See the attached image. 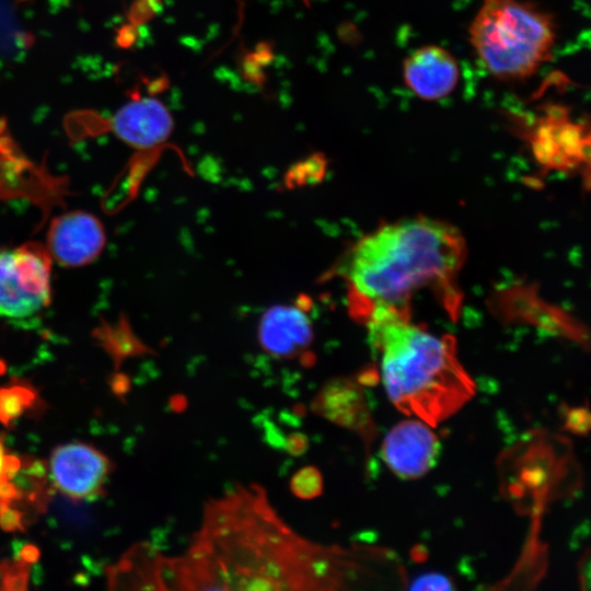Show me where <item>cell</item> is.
I'll list each match as a JSON object with an SVG mask.
<instances>
[{"label":"cell","mask_w":591,"mask_h":591,"mask_svg":"<svg viewBox=\"0 0 591 591\" xmlns=\"http://www.w3.org/2000/svg\"><path fill=\"white\" fill-rule=\"evenodd\" d=\"M112 471L109 459L90 444H60L50 455L49 474L54 485L72 500L100 496Z\"/></svg>","instance_id":"obj_7"},{"label":"cell","mask_w":591,"mask_h":591,"mask_svg":"<svg viewBox=\"0 0 591 591\" xmlns=\"http://www.w3.org/2000/svg\"><path fill=\"white\" fill-rule=\"evenodd\" d=\"M425 421L405 420L394 426L385 436L381 455L397 476L418 478L428 473L439 454V440Z\"/></svg>","instance_id":"obj_9"},{"label":"cell","mask_w":591,"mask_h":591,"mask_svg":"<svg viewBox=\"0 0 591 591\" xmlns=\"http://www.w3.org/2000/svg\"><path fill=\"white\" fill-rule=\"evenodd\" d=\"M414 590H450L451 581L439 573H428L419 577L410 587Z\"/></svg>","instance_id":"obj_19"},{"label":"cell","mask_w":591,"mask_h":591,"mask_svg":"<svg viewBox=\"0 0 591 591\" xmlns=\"http://www.w3.org/2000/svg\"><path fill=\"white\" fill-rule=\"evenodd\" d=\"M106 233L92 213L76 210L56 217L47 233V252L63 267H82L102 253Z\"/></svg>","instance_id":"obj_8"},{"label":"cell","mask_w":591,"mask_h":591,"mask_svg":"<svg viewBox=\"0 0 591 591\" xmlns=\"http://www.w3.org/2000/svg\"><path fill=\"white\" fill-rule=\"evenodd\" d=\"M0 528L4 532H24L22 511L12 503L0 502Z\"/></svg>","instance_id":"obj_18"},{"label":"cell","mask_w":591,"mask_h":591,"mask_svg":"<svg viewBox=\"0 0 591 591\" xmlns=\"http://www.w3.org/2000/svg\"><path fill=\"white\" fill-rule=\"evenodd\" d=\"M31 575V564L21 558L0 560V590L25 591L27 590Z\"/></svg>","instance_id":"obj_16"},{"label":"cell","mask_w":591,"mask_h":591,"mask_svg":"<svg viewBox=\"0 0 591 591\" xmlns=\"http://www.w3.org/2000/svg\"><path fill=\"white\" fill-rule=\"evenodd\" d=\"M185 406L186 399L184 397H179V395H177L171 398V407L173 410L179 412L184 409Z\"/></svg>","instance_id":"obj_24"},{"label":"cell","mask_w":591,"mask_h":591,"mask_svg":"<svg viewBox=\"0 0 591 591\" xmlns=\"http://www.w3.org/2000/svg\"><path fill=\"white\" fill-rule=\"evenodd\" d=\"M308 445L306 437L298 432L291 433L285 441L286 450L293 455L302 454L308 449Z\"/></svg>","instance_id":"obj_21"},{"label":"cell","mask_w":591,"mask_h":591,"mask_svg":"<svg viewBox=\"0 0 591 591\" xmlns=\"http://www.w3.org/2000/svg\"><path fill=\"white\" fill-rule=\"evenodd\" d=\"M529 141L535 159L548 169H573L589 158V128L571 120L563 105L542 108L530 128Z\"/></svg>","instance_id":"obj_6"},{"label":"cell","mask_w":591,"mask_h":591,"mask_svg":"<svg viewBox=\"0 0 591 591\" xmlns=\"http://www.w3.org/2000/svg\"><path fill=\"white\" fill-rule=\"evenodd\" d=\"M403 79L420 100L439 101L455 90L460 79L459 62L444 47L425 45L403 61Z\"/></svg>","instance_id":"obj_10"},{"label":"cell","mask_w":591,"mask_h":591,"mask_svg":"<svg viewBox=\"0 0 591 591\" xmlns=\"http://www.w3.org/2000/svg\"><path fill=\"white\" fill-rule=\"evenodd\" d=\"M37 399L36 390L27 384L0 389V422L5 427L31 409Z\"/></svg>","instance_id":"obj_15"},{"label":"cell","mask_w":591,"mask_h":591,"mask_svg":"<svg viewBox=\"0 0 591 591\" xmlns=\"http://www.w3.org/2000/svg\"><path fill=\"white\" fill-rule=\"evenodd\" d=\"M311 321L302 309L293 305H275L267 310L258 325V340L264 350L274 357L293 358L312 343Z\"/></svg>","instance_id":"obj_12"},{"label":"cell","mask_w":591,"mask_h":591,"mask_svg":"<svg viewBox=\"0 0 591 591\" xmlns=\"http://www.w3.org/2000/svg\"><path fill=\"white\" fill-rule=\"evenodd\" d=\"M465 258V241L449 223L417 217L383 224L360 239L346 258L350 312L362 323L380 312L410 314L413 298L428 290L456 316V280Z\"/></svg>","instance_id":"obj_2"},{"label":"cell","mask_w":591,"mask_h":591,"mask_svg":"<svg viewBox=\"0 0 591 591\" xmlns=\"http://www.w3.org/2000/svg\"><path fill=\"white\" fill-rule=\"evenodd\" d=\"M19 557L28 564H36L40 557L39 548L34 544H24L20 549Z\"/></svg>","instance_id":"obj_23"},{"label":"cell","mask_w":591,"mask_h":591,"mask_svg":"<svg viewBox=\"0 0 591 591\" xmlns=\"http://www.w3.org/2000/svg\"><path fill=\"white\" fill-rule=\"evenodd\" d=\"M5 371V367H4V363L2 361H0V375H2Z\"/></svg>","instance_id":"obj_28"},{"label":"cell","mask_w":591,"mask_h":591,"mask_svg":"<svg viewBox=\"0 0 591 591\" xmlns=\"http://www.w3.org/2000/svg\"><path fill=\"white\" fill-rule=\"evenodd\" d=\"M315 413L358 432L370 426L361 391L348 380L327 383L312 403Z\"/></svg>","instance_id":"obj_13"},{"label":"cell","mask_w":591,"mask_h":591,"mask_svg":"<svg viewBox=\"0 0 591 591\" xmlns=\"http://www.w3.org/2000/svg\"><path fill=\"white\" fill-rule=\"evenodd\" d=\"M364 325L380 357L385 392L399 412L436 427L475 394L452 335L430 333L410 314L394 311L376 313Z\"/></svg>","instance_id":"obj_3"},{"label":"cell","mask_w":591,"mask_h":591,"mask_svg":"<svg viewBox=\"0 0 591 591\" xmlns=\"http://www.w3.org/2000/svg\"><path fill=\"white\" fill-rule=\"evenodd\" d=\"M468 40L491 76L524 80L552 59L556 24L529 1L484 0L468 27Z\"/></svg>","instance_id":"obj_4"},{"label":"cell","mask_w":591,"mask_h":591,"mask_svg":"<svg viewBox=\"0 0 591 591\" xmlns=\"http://www.w3.org/2000/svg\"><path fill=\"white\" fill-rule=\"evenodd\" d=\"M50 296V256L33 245L0 251V317L25 318Z\"/></svg>","instance_id":"obj_5"},{"label":"cell","mask_w":591,"mask_h":591,"mask_svg":"<svg viewBox=\"0 0 591 591\" xmlns=\"http://www.w3.org/2000/svg\"><path fill=\"white\" fill-rule=\"evenodd\" d=\"M20 471L38 480H48V462L39 459L26 457L21 460Z\"/></svg>","instance_id":"obj_20"},{"label":"cell","mask_w":591,"mask_h":591,"mask_svg":"<svg viewBox=\"0 0 591 591\" xmlns=\"http://www.w3.org/2000/svg\"><path fill=\"white\" fill-rule=\"evenodd\" d=\"M4 450H3V445H2V442L0 440V480L5 478L4 477V474H3V466H4ZM7 479V478H5Z\"/></svg>","instance_id":"obj_26"},{"label":"cell","mask_w":591,"mask_h":591,"mask_svg":"<svg viewBox=\"0 0 591 591\" xmlns=\"http://www.w3.org/2000/svg\"><path fill=\"white\" fill-rule=\"evenodd\" d=\"M159 555L147 543L130 548L115 566L106 568L109 589H157Z\"/></svg>","instance_id":"obj_14"},{"label":"cell","mask_w":591,"mask_h":591,"mask_svg":"<svg viewBox=\"0 0 591 591\" xmlns=\"http://www.w3.org/2000/svg\"><path fill=\"white\" fill-rule=\"evenodd\" d=\"M172 117L157 99L136 97L123 105L113 116L111 128L127 144L152 149L164 142L171 134Z\"/></svg>","instance_id":"obj_11"},{"label":"cell","mask_w":591,"mask_h":591,"mask_svg":"<svg viewBox=\"0 0 591 591\" xmlns=\"http://www.w3.org/2000/svg\"><path fill=\"white\" fill-rule=\"evenodd\" d=\"M109 387L119 399H124L130 390V381L125 374L117 373L111 378Z\"/></svg>","instance_id":"obj_22"},{"label":"cell","mask_w":591,"mask_h":591,"mask_svg":"<svg viewBox=\"0 0 591 591\" xmlns=\"http://www.w3.org/2000/svg\"><path fill=\"white\" fill-rule=\"evenodd\" d=\"M350 556L294 533L259 487H239L207 503L187 554L170 558L171 582L185 590H334L356 573Z\"/></svg>","instance_id":"obj_1"},{"label":"cell","mask_w":591,"mask_h":591,"mask_svg":"<svg viewBox=\"0 0 591 591\" xmlns=\"http://www.w3.org/2000/svg\"><path fill=\"white\" fill-rule=\"evenodd\" d=\"M36 566L33 569L32 579L34 584H39L42 582L43 571L42 568L35 564Z\"/></svg>","instance_id":"obj_25"},{"label":"cell","mask_w":591,"mask_h":591,"mask_svg":"<svg viewBox=\"0 0 591 591\" xmlns=\"http://www.w3.org/2000/svg\"><path fill=\"white\" fill-rule=\"evenodd\" d=\"M89 577L85 573H78L74 576V582L81 586H85L89 583Z\"/></svg>","instance_id":"obj_27"},{"label":"cell","mask_w":591,"mask_h":591,"mask_svg":"<svg viewBox=\"0 0 591 591\" xmlns=\"http://www.w3.org/2000/svg\"><path fill=\"white\" fill-rule=\"evenodd\" d=\"M293 495L303 499L317 497L323 489V478L314 466H306L298 471L290 482Z\"/></svg>","instance_id":"obj_17"}]
</instances>
